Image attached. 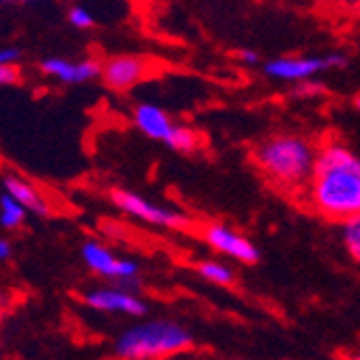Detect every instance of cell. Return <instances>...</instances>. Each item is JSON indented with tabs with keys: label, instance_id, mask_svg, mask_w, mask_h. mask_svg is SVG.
Instances as JSON below:
<instances>
[{
	"label": "cell",
	"instance_id": "obj_1",
	"mask_svg": "<svg viewBox=\"0 0 360 360\" xmlns=\"http://www.w3.org/2000/svg\"><path fill=\"white\" fill-rule=\"evenodd\" d=\"M304 196L309 207L326 220L345 224L360 218V155L337 141L317 147Z\"/></svg>",
	"mask_w": 360,
	"mask_h": 360
},
{
	"label": "cell",
	"instance_id": "obj_2",
	"mask_svg": "<svg viewBox=\"0 0 360 360\" xmlns=\"http://www.w3.org/2000/svg\"><path fill=\"white\" fill-rule=\"evenodd\" d=\"M317 147L298 134H274L255 147V162L274 186L304 190L315 171Z\"/></svg>",
	"mask_w": 360,
	"mask_h": 360
},
{
	"label": "cell",
	"instance_id": "obj_3",
	"mask_svg": "<svg viewBox=\"0 0 360 360\" xmlns=\"http://www.w3.org/2000/svg\"><path fill=\"white\" fill-rule=\"evenodd\" d=\"M192 333L173 319H149L123 330L115 341L119 360H167L192 347Z\"/></svg>",
	"mask_w": 360,
	"mask_h": 360
},
{
	"label": "cell",
	"instance_id": "obj_4",
	"mask_svg": "<svg viewBox=\"0 0 360 360\" xmlns=\"http://www.w3.org/2000/svg\"><path fill=\"white\" fill-rule=\"evenodd\" d=\"M82 261L84 266L102 278H108L117 283V287L123 289H136L141 287V266L139 261L127 259V257H117L106 244L97 240H86L82 244Z\"/></svg>",
	"mask_w": 360,
	"mask_h": 360
},
{
	"label": "cell",
	"instance_id": "obj_5",
	"mask_svg": "<svg viewBox=\"0 0 360 360\" xmlns=\"http://www.w3.org/2000/svg\"><path fill=\"white\" fill-rule=\"evenodd\" d=\"M110 201L115 207H119L123 214L132 216L136 220H143L151 226H160V229H188L190 226V218L186 214H181L179 210L173 207H165L160 205L147 196L132 192V190H123V188H115L110 192Z\"/></svg>",
	"mask_w": 360,
	"mask_h": 360
},
{
	"label": "cell",
	"instance_id": "obj_6",
	"mask_svg": "<svg viewBox=\"0 0 360 360\" xmlns=\"http://www.w3.org/2000/svg\"><path fill=\"white\" fill-rule=\"evenodd\" d=\"M347 56L333 52L326 56H278L264 65V74L272 80L283 82H307L328 70H343Z\"/></svg>",
	"mask_w": 360,
	"mask_h": 360
},
{
	"label": "cell",
	"instance_id": "obj_7",
	"mask_svg": "<svg viewBox=\"0 0 360 360\" xmlns=\"http://www.w3.org/2000/svg\"><path fill=\"white\" fill-rule=\"evenodd\" d=\"M203 240L205 244L233 261H240V264H257L259 261V250L257 246L240 231H236L233 226L222 224V222H207L203 226Z\"/></svg>",
	"mask_w": 360,
	"mask_h": 360
},
{
	"label": "cell",
	"instance_id": "obj_8",
	"mask_svg": "<svg viewBox=\"0 0 360 360\" xmlns=\"http://www.w3.org/2000/svg\"><path fill=\"white\" fill-rule=\"evenodd\" d=\"M82 302L93 311L110 315L143 317L147 313V304L139 298V293L123 287H91L82 293Z\"/></svg>",
	"mask_w": 360,
	"mask_h": 360
},
{
	"label": "cell",
	"instance_id": "obj_9",
	"mask_svg": "<svg viewBox=\"0 0 360 360\" xmlns=\"http://www.w3.org/2000/svg\"><path fill=\"white\" fill-rule=\"evenodd\" d=\"M151 65L143 56L119 54L102 63V82L117 93L134 89L149 76Z\"/></svg>",
	"mask_w": 360,
	"mask_h": 360
},
{
	"label": "cell",
	"instance_id": "obj_10",
	"mask_svg": "<svg viewBox=\"0 0 360 360\" xmlns=\"http://www.w3.org/2000/svg\"><path fill=\"white\" fill-rule=\"evenodd\" d=\"M41 72L63 84H84L102 76V63L95 58H44Z\"/></svg>",
	"mask_w": 360,
	"mask_h": 360
},
{
	"label": "cell",
	"instance_id": "obj_11",
	"mask_svg": "<svg viewBox=\"0 0 360 360\" xmlns=\"http://www.w3.org/2000/svg\"><path fill=\"white\" fill-rule=\"evenodd\" d=\"M0 184H3L5 194L11 196V199L15 203H20L26 212H32L37 216H50L52 214V205L48 201V196L30 179H26L18 173H5Z\"/></svg>",
	"mask_w": 360,
	"mask_h": 360
},
{
	"label": "cell",
	"instance_id": "obj_12",
	"mask_svg": "<svg viewBox=\"0 0 360 360\" xmlns=\"http://www.w3.org/2000/svg\"><path fill=\"white\" fill-rule=\"evenodd\" d=\"M132 121L139 127L141 134H145L151 141H160V143H167L173 132V127H175V121L171 119V115L167 110H162L160 106L149 104V102L134 106Z\"/></svg>",
	"mask_w": 360,
	"mask_h": 360
},
{
	"label": "cell",
	"instance_id": "obj_13",
	"mask_svg": "<svg viewBox=\"0 0 360 360\" xmlns=\"http://www.w3.org/2000/svg\"><path fill=\"white\" fill-rule=\"evenodd\" d=\"M196 272H199L201 278H205L207 283L220 285V287H229L236 283V270L224 264V261L218 259H205L196 266Z\"/></svg>",
	"mask_w": 360,
	"mask_h": 360
},
{
	"label": "cell",
	"instance_id": "obj_14",
	"mask_svg": "<svg viewBox=\"0 0 360 360\" xmlns=\"http://www.w3.org/2000/svg\"><path fill=\"white\" fill-rule=\"evenodd\" d=\"M165 145H169L173 151H179V153H192V151H196L201 147V136H199L196 129L175 123L173 132H171V136H169V141Z\"/></svg>",
	"mask_w": 360,
	"mask_h": 360
},
{
	"label": "cell",
	"instance_id": "obj_15",
	"mask_svg": "<svg viewBox=\"0 0 360 360\" xmlns=\"http://www.w3.org/2000/svg\"><path fill=\"white\" fill-rule=\"evenodd\" d=\"M26 216L28 212L3 192V196H0V226L7 229V231H15L26 222Z\"/></svg>",
	"mask_w": 360,
	"mask_h": 360
},
{
	"label": "cell",
	"instance_id": "obj_16",
	"mask_svg": "<svg viewBox=\"0 0 360 360\" xmlns=\"http://www.w3.org/2000/svg\"><path fill=\"white\" fill-rule=\"evenodd\" d=\"M341 238H343V246L349 252V257L360 266V218L343 224Z\"/></svg>",
	"mask_w": 360,
	"mask_h": 360
},
{
	"label": "cell",
	"instance_id": "obj_17",
	"mask_svg": "<svg viewBox=\"0 0 360 360\" xmlns=\"http://www.w3.org/2000/svg\"><path fill=\"white\" fill-rule=\"evenodd\" d=\"M68 20L78 30H89V28L95 26V18L86 7H72L70 13H68Z\"/></svg>",
	"mask_w": 360,
	"mask_h": 360
},
{
	"label": "cell",
	"instance_id": "obj_18",
	"mask_svg": "<svg viewBox=\"0 0 360 360\" xmlns=\"http://www.w3.org/2000/svg\"><path fill=\"white\" fill-rule=\"evenodd\" d=\"M326 89L321 82H315V80H307V82H300L293 86V95L300 97V100H309V97H315V95H321Z\"/></svg>",
	"mask_w": 360,
	"mask_h": 360
},
{
	"label": "cell",
	"instance_id": "obj_19",
	"mask_svg": "<svg viewBox=\"0 0 360 360\" xmlns=\"http://www.w3.org/2000/svg\"><path fill=\"white\" fill-rule=\"evenodd\" d=\"M18 60H20L18 48H11V46L0 48V68H18Z\"/></svg>",
	"mask_w": 360,
	"mask_h": 360
},
{
	"label": "cell",
	"instance_id": "obj_20",
	"mask_svg": "<svg viewBox=\"0 0 360 360\" xmlns=\"http://www.w3.org/2000/svg\"><path fill=\"white\" fill-rule=\"evenodd\" d=\"M20 80L18 68H0V86H11Z\"/></svg>",
	"mask_w": 360,
	"mask_h": 360
},
{
	"label": "cell",
	"instance_id": "obj_21",
	"mask_svg": "<svg viewBox=\"0 0 360 360\" xmlns=\"http://www.w3.org/2000/svg\"><path fill=\"white\" fill-rule=\"evenodd\" d=\"M238 58H240L244 65H259V60H261V56H259L255 50H250V48H242V50L238 52Z\"/></svg>",
	"mask_w": 360,
	"mask_h": 360
},
{
	"label": "cell",
	"instance_id": "obj_22",
	"mask_svg": "<svg viewBox=\"0 0 360 360\" xmlns=\"http://www.w3.org/2000/svg\"><path fill=\"white\" fill-rule=\"evenodd\" d=\"M11 257V244L7 240H0V261H7Z\"/></svg>",
	"mask_w": 360,
	"mask_h": 360
},
{
	"label": "cell",
	"instance_id": "obj_23",
	"mask_svg": "<svg viewBox=\"0 0 360 360\" xmlns=\"http://www.w3.org/2000/svg\"><path fill=\"white\" fill-rule=\"evenodd\" d=\"M7 307H9V296H7L5 291H0V315L5 313V309H7Z\"/></svg>",
	"mask_w": 360,
	"mask_h": 360
},
{
	"label": "cell",
	"instance_id": "obj_24",
	"mask_svg": "<svg viewBox=\"0 0 360 360\" xmlns=\"http://www.w3.org/2000/svg\"><path fill=\"white\" fill-rule=\"evenodd\" d=\"M354 108L360 112V95H356V97H354Z\"/></svg>",
	"mask_w": 360,
	"mask_h": 360
},
{
	"label": "cell",
	"instance_id": "obj_25",
	"mask_svg": "<svg viewBox=\"0 0 360 360\" xmlns=\"http://www.w3.org/2000/svg\"><path fill=\"white\" fill-rule=\"evenodd\" d=\"M347 360H360V352H356V354H349V356H347Z\"/></svg>",
	"mask_w": 360,
	"mask_h": 360
}]
</instances>
